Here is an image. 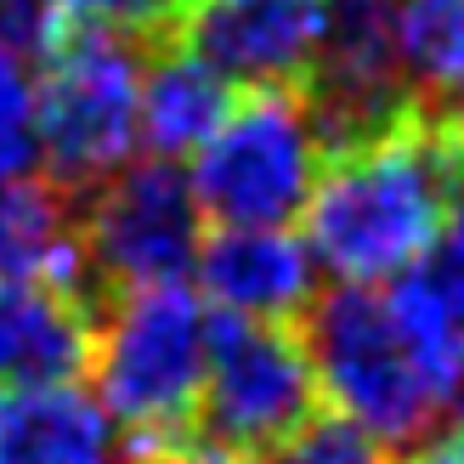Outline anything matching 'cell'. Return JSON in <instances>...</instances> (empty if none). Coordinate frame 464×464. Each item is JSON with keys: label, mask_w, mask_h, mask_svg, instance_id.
Returning <instances> with one entry per match:
<instances>
[{"label": "cell", "mask_w": 464, "mask_h": 464, "mask_svg": "<svg viewBox=\"0 0 464 464\" xmlns=\"http://www.w3.org/2000/svg\"><path fill=\"white\" fill-rule=\"evenodd\" d=\"M420 272L436 284V295L448 300V312L459 317V329H464V170H459L453 193H448L442 227H436V244H430V255L420 261Z\"/></svg>", "instance_id": "cell-18"}, {"label": "cell", "mask_w": 464, "mask_h": 464, "mask_svg": "<svg viewBox=\"0 0 464 464\" xmlns=\"http://www.w3.org/2000/svg\"><path fill=\"white\" fill-rule=\"evenodd\" d=\"M34 165H40L34 63L17 40L0 34V176H29Z\"/></svg>", "instance_id": "cell-17"}, {"label": "cell", "mask_w": 464, "mask_h": 464, "mask_svg": "<svg viewBox=\"0 0 464 464\" xmlns=\"http://www.w3.org/2000/svg\"><path fill=\"white\" fill-rule=\"evenodd\" d=\"M329 148L300 85H255L232 97L216 136L193 153V198L216 227H295L306 216Z\"/></svg>", "instance_id": "cell-4"}, {"label": "cell", "mask_w": 464, "mask_h": 464, "mask_svg": "<svg viewBox=\"0 0 464 464\" xmlns=\"http://www.w3.org/2000/svg\"><path fill=\"white\" fill-rule=\"evenodd\" d=\"M408 464H464V430H459V436H448V442H425Z\"/></svg>", "instance_id": "cell-21"}, {"label": "cell", "mask_w": 464, "mask_h": 464, "mask_svg": "<svg viewBox=\"0 0 464 464\" xmlns=\"http://www.w3.org/2000/svg\"><path fill=\"white\" fill-rule=\"evenodd\" d=\"M142 464H221V459H216V453H204L198 442H181V448L153 453V459H142Z\"/></svg>", "instance_id": "cell-22"}, {"label": "cell", "mask_w": 464, "mask_h": 464, "mask_svg": "<svg viewBox=\"0 0 464 464\" xmlns=\"http://www.w3.org/2000/svg\"><path fill=\"white\" fill-rule=\"evenodd\" d=\"M142 57L130 34L68 23L40 52L34 74V130L40 159L63 193L102 188L142 148Z\"/></svg>", "instance_id": "cell-3"}, {"label": "cell", "mask_w": 464, "mask_h": 464, "mask_svg": "<svg viewBox=\"0 0 464 464\" xmlns=\"http://www.w3.org/2000/svg\"><path fill=\"white\" fill-rule=\"evenodd\" d=\"M232 80L221 68H210L188 45H170L142 68V108H136V125H142V148L148 159H193L204 142L216 136V125L232 108Z\"/></svg>", "instance_id": "cell-14"}, {"label": "cell", "mask_w": 464, "mask_h": 464, "mask_svg": "<svg viewBox=\"0 0 464 464\" xmlns=\"http://www.w3.org/2000/svg\"><path fill=\"white\" fill-rule=\"evenodd\" d=\"M210 368V306L188 284L125 289L91 345L97 402L130 442V464L188 442Z\"/></svg>", "instance_id": "cell-2"}, {"label": "cell", "mask_w": 464, "mask_h": 464, "mask_svg": "<svg viewBox=\"0 0 464 464\" xmlns=\"http://www.w3.org/2000/svg\"><path fill=\"white\" fill-rule=\"evenodd\" d=\"M63 29H68V17L57 12V0H0V34L17 40L29 57H40Z\"/></svg>", "instance_id": "cell-20"}, {"label": "cell", "mask_w": 464, "mask_h": 464, "mask_svg": "<svg viewBox=\"0 0 464 464\" xmlns=\"http://www.w3.org/2000/svg\"><path fill=\"white\" fill-rule=\"evenodd\" d=\"M448 130H453V142H459V153H464V97H459V108H453V120H448Z\"/></svg>", "instance_id": "cell-23"}, {"label": "cell", "mask_w": 464, "mask_h": 464, "mask_svg": "<svg viewBox=\"0 0 464 464\" xmlns=\"http://www.w3.org/2000/svg\"><path fill=\"white\" fill-rule=\"evenodd\" d=\"M188 0H57V12L68 23H91V29H113V34H142V29H165L181 17Z\"/></svg>", "instance_id": "cell-19"}, {"label": "cell", "mask_w": 464, "mask_h": 464, "mask_svg": "<svg viewBox=\"0 0 464 464\" xmlns=\"http://www.w3.org/2000/svg\"><path fill=\"white\" fill-rule=\"evenodd\" d=\"M97 345L91 300L0 277V391L29 385H80Z\"/></svg>", "instance_id": "cell-11"}, {"label": "cell", "mask_w": 464, "mask_h": 464, "mask_svg": "<svg viewBox=\"0 0 464 464\" xmlns=\"http://www.w3.org/2000/svg\"><path fill=\"white\" fill-rule=\"evenodd\" d=\"M85 266L108 289H153V284H188L204 244V210L193 198V181L170 159H142L120 176H108L85 216Z\"/></svg>", "instance_id": "cell-7"}, {"label": "cell", "mask_w": 464, "mask_h": 464, "mask_svg": "<svg viewBox=\"0 0 464 464\" xmlns=\"http://www.w3.org/2000/svg\"><path fill=\"white\" fill-rule=\"evenodd\" d=\"M0 464H130V442L85 385L0 391Z\"/></svg>", "instance_id": "cell-12"}, {"label": "cell", "mask_w": 464, "mask_h": 464, "mask_svg": "<svg viewBox=\"0 0 464 464\" xmlns=\"http://www.w3.org/2000/svg\"><path fill=\"white\" fill-rule=\"evenodd\" d=\"M0 277H29L91 300L85 244L68 227V193L57 181L0 176Z\"/></svg>", "instance_id": "cell-13"}, {"label": "cell", "mask_w": 464, "mask_h": 464, "mask_svg": "<svg viewBox=\"0 0 464 464\" xmlns=\"http://www.w3.org/2000/svg\"><path fill=\"white\" fill-rule=\"evenodd\" d=\"M329 0H188L176 34L232 85H300L323 40Z\"/></svg>", "instance_id": "cell-9"}, {"label": "cell", "mask_w": 464, "mask_h": 464, "mask_svg": "<svg viewBox=\"0 0 464 464\" xmlns=\"http://www.w3.org/2000/svg\"><path fill=\"white\" fill-rule=\"evenodd\" d=\"M464 170V153L448 125L402 113L397 125L334 148L306 198V249L334 284H391L420 266L448 193Z\"/></svg>", "instance_id": "cell-1"}, {"label": "cell", "mask_w": 464, "mask_h": 464, "mask_svg": "<svg viewBox=\"0 0 464 464\" xmlns=\"http://www.w3.org/2000/svg\"><path fill=\"white\" fill-rule=\"evenodd\" d=\"M317 413V374L289 323L210 312V368L198 391V448L227 464H255Z\"/></svg>", "instance_id": "cell-6"}, {"label": "cell", "mask_w": 464, "mask_h": 464, "mask_svg": "<svg viewBox=\"0 0 464 464\" xmlns=\"http://www.w3.org/2000/svg\"><path fill=\"white\" fill-rule=\"evenodd\" d=\"M193 272L204 306L249 323H295L317 300V261L289 227H216Z\"/></svg>", "instance_id": "cell-10"}, {"label": "cell", "mask_w": 464, "mask_h": 464, "mask_svg": "<svg viewBox=\"0 0 464 464\" xmlns=\"http://www.w3.org/2000/svg\"><path fill=\"white\" fill-rule=\"evenodd\" d=\"M402 74L430 97H464V0H402Z\"/></svg>", "instance_id": "cell-15"}, {"label": "cell", "mask_w": 464, "mask_h": 464, "mask_svg": "<svg viewBox=\"0 0 464 464\" xmlns=\"http://www.w3.org/2000/svg\"><path fill=\"white\" fill-rule=\"evenodd\" d=\"M255 464H391V448L357 420H345L334 408H317L306 425H295L272 453Z\"/></svg>", "instance_id": "cell-16"}, {"label": "cell", "mask_w": 464, "mask_h": 464, "mask_svg": "<svg viewBox=\"0 0 464 464\" xmlns=\"http://www.w3.org/2000/svg\"><path fill=\"white\" fill-rule=\"evenodd\" d=\"M306 357L317 374V397L334 413L374 430L385 448L425 442L448 402L430 391L420 362L408 357L397 323L385 312V289L334 284L306 306Z\"/></svg>", "instance_id": "cell-5"}, {"label": "cell", "mask_w": 464, "mask_h": 464, "mask_svg": "<svg viewBox=\"0 0 464 464\" xmlns=\"http://www.w3.org/2000/svg\"><path fill=\"white\" fill-rule=\"evenodd\" d=\"M402 80V0H329L317 57L300 80L323 148H352L413 113Z\"/></svg>", "instance_id": "cell-8"}, {"label": "cell", "mask_w": 464, "mask_h": 464, "mask_svg": "<svg viewBox=\"0 0 464 464\" xmlns=\"http://www.w3.org/2000/svg\"><path fill=\"white\" fill-rule=\"evenodd\" d=\"M453 413H459V430H464V380H459V391H453Z\"/></svg>", "instance_id": "cell-24"}]
</instances>
